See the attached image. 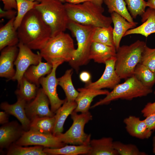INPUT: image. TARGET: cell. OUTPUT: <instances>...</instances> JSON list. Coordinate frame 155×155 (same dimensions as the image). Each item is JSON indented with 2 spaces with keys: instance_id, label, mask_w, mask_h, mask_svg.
Instances as JSON below:
<instances>
[{
  "instance_id": "cell-1",
  "label": "cell",
  "mask_w": 155,
  "mask_h": 155,
  "mask_svg": "<svg viewBox=\"0 0 155 155\" xmlns=\"http://www.w3.org/2000/svg\"><path fill=\"white\" fill-rule=\"evenodd\" d=\"M19 42L31 49L40 50L51 37L50 27L34 8L24 17L17 29Z\"/></svg>"
},
{
  "instance_id": "cell-2",
  "label": "cell",
  "mask_w": 155,
  "mask_h": 155,
  "mask_svg": "<svg viewBox=\"0 0 155 155\" xmlns=\"http://www.w3.org/2000/svg\"><path fill=\"white\" fill-rule=\"evenodd\" d=\"M64 5L69 20L95 27H108L112 23L111 17L103 14L104 8L91 1L78 4L67 3Z\"/></svg>"
},
{
  "instance_id": "cell-3",
  "label": "cell",
  "mask_w": 155,
  "mask_h": 155,
  "mask_svg": "<svg viewBox=\"0 0 155 155\" xmlns=\"http://www.w3.org/2000/svg\"><path fill=\"white\" fill-rule=\"evenodd\" d=\"M96 27L69 20L67 29L75 37L78 44L74 56L69 63L77 71L80 66L86 65L90 60L89 53Z\"/></svg>"
},
{
  "instance_id": "cell-4",
  "label": "cell",
  "mask_w": 155,
  "mask_h": 155,
  "mask_svg": "<svg viewBox=\"0 0 155 155\" xmlns=\"http://www.w3.org/2000/svg\"><path fill=\"white\" fill-rule=\"evenodd\" d=\"M34 8L51 28V37L64 32L67 29L69 19L64 4L59 0H42Z\"/></svg>"
},
{
  "instance_id": "cell-5",
  "label": "cell",
  "mask_w": 155,
  "mask_h": 155,
  "mask_svg": "<svg viewBox=\"0 0 155 155\" xmlns=\"http://www.w3.org/2000/svg\"><path fill=\"white\" fill-rule=\"evenodd\" d=\"M146 45L145 42L138 40L129 45L120 46L116 51L115 69L121 79H127L133 75Z\"/></svg>"
},
{
  "instance_id": "cell-6",
  "label": "cell",
  "mask_w": 155,
  "mask_h": 155,
  "mask_svg": "<svg viewBox=\"0 0 155 155\" xmlns=\"http://www.w3.org/2000/svg\"><path fill=\"white\" fill-rule=\"evenodd\" d=\"M75 50L71 36L69 34L63 32L51 37L40 50V53L42 58L51 64L57 60L69 63L73 59Z\"/></svg>"
},
{
  "instance_id": "cell-7",
  "label": "cell",
  "mask_w": 155,
  "mask_h": 155,
  "mask_svg": "<svg viewBox=\"0 0 155 155\" xmlns=\"http://www.w3.org/2000/svg\"><path fill=\"white\" fill-rule=\"evenodd\" d=\"M152 88L144 86L134 75L127 78L123 83L117 85L102 99L91 107L108 104L118 99L131 100L134 98L146 96L152 93Z\"/></svg>"
},
{
  "instance_id": "cell-8",
  "label": "cell",
  "mask_w": 155,
  "mask_h": 155,
  "mask_svg": "<svg viewBox=\"0 0 155 155\" xmlns=\"http://www.w3.org/2000/svg\"><path fill=\"white\" fill-rule=\"evenodd\" d=\"M72 124L65 133H60L56 135L61 141L65 144L80 145H89L91 135L86 133L84 131L85 125L92 119L90 112L81 113L73 111L71 114Z\"/></svg>"
},
{
  "instance_id": "cell-9",
  "label": "cell",
  "mask_w": 155,
  "mask_h": 155,
  "mask_svg": "<svg viewBox=\"0 0 155 155\" xmlns=\"http://www.w3.org/2000/svg\"><path fill=\"white\" fill-rule=\"evenodd\" d=\"M64 62L61 60L53 61L52 63L53 68L51 72L46 77L41 78L39 80L40 84L49 100L51 110L55 114L65 101V99L61 100L58 96L57 88L58 81L56 75L57 68Z\"/></svg>"
},
{
  "instance_id": "cell-10",
  "label": "cell",
  "mask_w": 155,
  "mask_h": 155,
  "mask_svg": "<svg viewBox=\"0 0 155 155\" xmlns=\"http://www.w3.org/2000/svg\"><path fill=\"white\" fill-rule=\"evenodd\" d=\"M14 143L21 146L35 145L52 148H60L66 144L53 134H45L31 129L25 131Z\"/></svg>"
},
{
  "instance_id": "cell-11",
  "label": "cell",
  "mask_w": 155,
  "mask_h": 155,
  "mask_svg": "<svg viewBox=\"0 0 155 155\" xmlns=\"http://www.w3.org/2000/svg\"><path fill=\"white\" fill-rule=\"evenodd\" d=\"M17 46L19 51L14 62L16 67V72L10 80L17 81L18 85L29 67L32 65L38 64L42 57L40 52L37 54L34 53L32 49L21 42H19Z\"/></svg>"
},
{
  "instance_id": "cell-12",
  "label": "cell",
  "mask_w": 155,
  "mask_h": 155,
  "mask_svg": "<svg viewBox=\"0 0 155 155\" xmlns=\"http://www.w3.org/2000/svg\"><path fill=\"white\" fill-rule=\"evenodd\" d=\"M49 98L42 88L38 89L35 97L27 102L25 111L28 117L30 120L36 117L54 116L55 114L49 107Z\"/></svg>"
},
{
  "instance_id": "cell-13",
  "label": "cell",
  "mask_w": 155,
  "mask_h": 155,
  "mask_svg": "<svg viewBox=\"0 0 155 155\" xmlns=\"http://www.w3.org/2000/svg\"><path fill=\"white\" fill-rule=\"evenodd\" d=\"M115 56L107 60L105 67L101 77L96 81L86 84L85 87L101 90L104 88L113 89L121 81L115 69Z\"/></svg>"
},
{
  "instance_id": "cell-14",
  "label": "cell",
  "mask_w": 155,
  "mask_h": 155,
  "mask_svg": "<svg viewBox=\"0 0 155 155\" xmlns=\"http://www.w3.org/2000/svg\"><path fill=\"white\" fill-rule=\"evenodd\" d=\"M1 51L0 76L10 80L15 73L13 65L18 53L19 48L17 45L8 46Z\"/></svg>"
},
{
  "instance_id": "cell-15",
  "label": "cell",
  "mask_w": 155,
  "mask_h": 155,
  "mask_svg": "<svg viewBox=\"0 0 155 155\" xmlns=\"http://www.w3.org/2000/svg\"><path fill=\"white\" fill-rule=\"evenodd\" d=\"M25 131L16 121L8 122L0 128V147L8 148L18 140Z\"/></svg>"
},
{
  "instance_id": "cell-16",
  "label": "cell",
  "mask_w": 155,
  "mask_h": 155,
  "mask_svg": "<svg viewBox=\"0 0 155 155\" xmlns=\"http://www.w3.org/2000/svg\"><path fill=\"white\" fill-rule=\"evenodd\" d=\"M27 102L23 99L17 97V102L9 104L6 102H2L0 108L9 115L14 116L19 121L25 131L30 129L31 121L27 117L25 111Z\"/></svg>"
},
{
  "instance_id": "cell-17",
  "label": "cell",
  "mask_w": 155,
  "mask_h": 155,
  "mask_svg": "<svg viewBox=\"0 0 155 155\" xmlns=\"http://www.w3.org/2000/svg\"><path fill=\"white\" fill-rule=\"evenodd\" d=\"M79 94L75 99L77 106L74 110L77 113H84L89 111L91 104L96 96L102 95H107L109 92L106 90L96 89L86 87L78 89Z\"/></svg>"
},
{
  "instance_id": "cell-18",
  "label": "cell",
  "mask_w": 155,
  "mask_h": 155,
  "mask_svg": "<svg viewBox=\"0 0 155 155\" xmlns=\"http://www.w3.org/2000/svg\"><path fill=\"white\" fill-rule=\"evenodd\" d=\"M142 24L128 30L124 36L131 34H140L147 37L155 33V9L149 7L141 16Z\"/></svg>"
},
{
  "instance_id": "cell-19",
  "label": "cell",
  "mask_w": 155,
  "mask_h": 155,
  "mask_svg": "<svg viewBox=\"0 0 155 155\" xmlns=\"http://www.w3.org/2000/svg\"><path fill=\"white\" fill-rule=\"evenodd\" d=\"M111 17L114 25L113 30V42L117 51L120 46L121 39L124 36L127 31L135 27L138 23L129 22L125 18L116 12L111 13Z\"/></svg>"
},
{
  "instance_id": "cell-20",
  "label": "cell",
  "mask_w": 155,
  "mask_h": 155,
  "mask_svg": "<svg viewBox=\"0 0 155 155\" xmlns=\"http://www.w3.org/2000/svg\"><path fill=\"white\" fill-rule=\"evenodd\" d=\"M123 122L127 131L131 136L141 139H148L152 131L149 130L144 120L139 117L130 116L125 119Z\"/></svg>"
},
{
  "instance_id": "cell-21",
  "label": "cell",
  "mask_w": 155,
  "mask_h": 155,
  "mask_svg": "<svg viewBox=\"0 0 155 155\" xmlns=\"http://www.w3.org/2000/svg\"><path fill=\"white\" fill-rule=\"evenodd\" d=\"M116 53L115 46L93 42L90 52L89 59H92L98 63L105 64L107 60L115 57Z\"/></svg>"
},
{
  "instance_id": "cell-22",
  "label": "cell",
  "mask_w": 155,
  "mask_h": 155,
  "mask_svg": "<svg viewBox=\"0 0 155 155\" xmlns=\"http://www.w3.org/2000/svg\"><path fill=\"white\" fill-rule=\"evenodd\" d=\"M15 18L9 20L0 28V51L7 46L17 45L19 42L17 30L14 26Z\"/></svg>"
},
{
  "instance_id": "cell-23",
  "label": "cell",
  "mask_w": 155,
  "mask_h": 155,
  "mask_svg": "<svg viewBox=\"0 0 155 155\" xmlns=\"http://www.w3.org/2000/svg\"><path fill=\"white\" fill-rule=\"evenodd\" d=\"M77 106L75 101H68L66 98L63 104L57 111L55 114V122L53 134L56 135L63 131L64 123L68 117L71 115Z\"/></svg>"
},
{
  "instance_id": "cell-24",
  "label": "cell",
  "mask_w": 155,
  "mask_h": 155,
  "mask_svg": "<svg viewBox=\"0 0 155 155\" xmlns=\"http://www.w3.org/2000/svg\"><path fill=\"white\" fill-rule=\"evenodd\" d=\"M113 139L111 137L91 140L90 143V149L87 155H119L113 147Z\"/></svg>"
},
{
  "instance_id": "cell-25",
  "label": "cell",
  "mask_w": 155,
  "mask_h": 155,
  "mask_svg": "<svg viewBox=\"0 0 155 155\" xmlns=\"http://www.w3.org/2000/svg\"><path fill=\"white\" fill-rule=\"evenodd\" d=\"M52 64L47 62H44L40 60L37 65H31L25 72L24 76L30 82L40 86V79L49 74L52 71Z\"/></svg>"
},
{
  "instance_id": "cell-26",
  "label": "cell",
  "mask_w": 155,
  "mask_h": 155,
  "mask_svg": "<svg viewBox=\"0 0 155 155\" xmlns=\"http://www.w3.org/2000/svg\"><path fill=\"white\" fill-rule=\"evenodd\" d=\"M90 149V144L68 145L67 144L59 148H44L43 151L46 155H87Z\"/></svg>"
},
{
  "instance_id": "cell-27",
  "label": "cell",
  "mask_w": 155,
  "mask_h": 155,
  "mask_svg": "<svg viewBox=\"0 0 155 155\" xmlns=\"http://www.w3.org/2000/svg\"><path fill=\"white\" fill-rule=\"evenodd\" d=\"M38 88L36 84L30 82L24 76L18 85V89L15 91V93L17 97L28 102L35 97Z\"/></svg>"
},
{
  "instance_id": "cell-28",
  "label": "cell",
  "mask_w": 155,
  "mask_h": 155,
  "mask_svg": "<svg viewBox=\"0 0 155 155\" xmlns=\"http://www.w3.org/2000/svg\"><path fill=\"white\" fill-rule=\"evenodd\" d=\"M73 72L72 69L67 70L62 76L58 78V85L64 90L67 100L70 101H75L79 94L72 82L71 76Z\"/></svg>"
},
{
  "instance_id": "cell-29",
  "label": "cell",
  "mask_w": 155,
  "mask_h": 155,
  "mask_svg": "<svg viewBox=\"0 0 155 155\" xmlns=\"http://www.w3.org/2000/svg\"><path fill=\"white\" fill-rule=\"evenodd\" d=\"M55 120V115L35 118L31 121L30 129L45 134H53Z\"/></svg>"
},
{
  "instance_id": "cell-30",
  "label": "cell",
  "mask_w": 155,
  "mask_h": 155,
  "mask_svg": "<svg viewBox=\"0 0 155 155\" xmlns=\"http://www.w3.org/2000/svg\"><path fill=\"white\" fill-rule=\"evenodd\" d=\"M133 75L148 88H152L155 84V73L140 63L135 67Z\"/></svg>"
},
{
  "instance_id": "cell-31",
  "label": "cell",
  "mask_w": 155,
  "mask_h": 155,
  "mask_svg": "<svg viewBox=\"0 0 155 155\" xmlns=\"http://www.w3.org/2000/svg\"><path fill=\"white\" fill-rule=\"evenodd\" d=\"M103 2L107 6L109 13L111 14L116 12L128 22H135L126 7V4L124 0H103Z\"/></svg>"
},
{
  "instance_id": "cell-32",
  "label": "cell",
  "mask_w": 155,
  "mask_h": 155,
  "mask_svg": "<svg viewBox=\"0 0 155 155\" xmlns=\"http://www.w3.org/2000/svg\"><path fill=\"white\" fill-rule=\"evenodd\" d=\"M8 149L7 155H47L43 151V146H40L22 147L13 143Z\"/></svg>"
},
{
  "instance_id": "cell-33",
  "label": "cell",
  "mask_w": 155,
  "mask_h": 155,
  "mask_svg": "<svg viewBox=\"0 0 155 155\" xmlns=\"http://www.w3.org/2000/svg\"><path fill=\"white\" fill-rule=\"evenodd\" d=\"M113 28L111 25L108 27H96L93 37V42L115 46L113 38Z\"/></svg>"
},
{
  "instance_id": "cell-34",
  "label": "cell",
  "mask_w": 155,
  "mask_h": 155,
  "mask_svg": "<svg viewBox=\"0 0 155 155\" xmlns=\"http://www.w3.org/2000/svg\"><path fill=\"white\" fill-rule=\"evenodd\" d=\"M17 6V13L14 21V27L17 30L23 19L31 10L34 8L36 5L39 2L31 1L27 0H16Z\"/></svg>"
},
{
  "instance_id": "cell-35",
  "label": "cell",
  "mask_w": 155,
  "mask_h": 155,
  "mask_svg": "<svg viewBox=\"0 0 155 155\" xmlns=\"http://www.w3.org/2000/svg\"><path fill=\"white\" fill-rule=\"evenodd\" d=\"M127 8L133 18L141 16L148 7L147 1L145 0H125Z\"/></svg>"
},
{
  "instance_id": "cell-36",
  "label": "cell",
  "mask_w": 155,
  "mask_h": 155,
  "mask_svg": "<svg viewBox=\"0 0 155 155\" xmlns=\"http://www.w3.org/2000/svg\"><path fill=\"white\" fill-rule=\"evenodd\" d=\"M113 146L119 154L121 155H145L146 154L140 151L135 145L125 144L119 141L113 142Z\"/></svg>"
},
{
  "instance_id": "cell-37",
  "label": "cell",
  "mask_w": 155,
  "mask_h": 155,
  "mask_svg": "<svg viewBox=\"0 0 155 155\" xmlns=\"http://www.w3.org/2000/svg\"><path fill=\"white\" fill-rule=\"evenodd\" d=\"M140 63L155 73V48H151L146 45L142 52Z\"/></svg>"
},
{
  "instance_id": "cell-38",
  "label": "cell",
  "mask_w": 155,
  "mask_h": 155,
  "mask_svg": "<svg viewBox=\"0 0 155 155\" xmlns=\"http://www.w3.org/2000/svg\"><path fill=\"white\" fill-rule=\"evenodd\" d=\"M154 94H155V91ZM141 113L145 117L155 113V102L148 103L142 109Z\"/></svg>"
},
{
  "instance_id": "cell-39",
  "label": "cell",
  "mask_w": 155,
  "mask_h": 155,
  "mask_svg": "<svg viewBox=\"0 0 155 155\" xmlns=\"http://www.w3.org/2000/svg\"><path fill=\"white\" fill-rule=\"evenodd\" d=\"M17 11L13 9L7 10H3L0 8V18H5L10 20L16 16Z\"/></svg>"
},
{
  "instance_id": "cell-40",
  "label": "cell",
  "mask_w": 155,
  "mask_h": 155,
  "mask_svg": "<svg viewBox=\"0 0 155 155\" xmlns=\"http://www.w3.org/2000/svg\"><path fill=\"white\" fill-rule=\"evenodd\" d=\"M144 120L149 130L152 131L155 129V113L146 117Z\"/></svg>"
},
{
  "instance_id": "cell-41",
  "label": "cell",
  "mask_w": 155,
  "mask_h": 155,
  "mask_svg": "<svg viewBox=\"0 0 155 155\" xmlns=\"http://www.w3.org/2000/svg\"><path fill=\"white\" fill-rule=\"evenodd\" d=\"M4 4V10H7L14 9H17L16 0H0Z\"/></svg>"
},
{
  "instance_id": "cell-42",
  "label": "cell",
  "mask_w": 155,
  "mask_h": 155,
  "mask_svg": "<svg viewBox=\"0 0 155 155\" xmlns=\"http://www.w3.org/2000/svg\"><path fill=\"white\" fill-rule=\"evenodd\" d=\"M80 80L83 82L88 84L91 82V75L88 72L86 71L81 72L79 75Z\"/></svg>"
},
{
  "instance_id": "cell-43",
  "label": "cell",
  "mask_w": 155,
  "mask_h": 155,
  "mask_svg": "<svg viewBox=\"0 0 155 155\" xmlns=\"http://www.w3.org/2000/svg\"><path fill=\"white\" fill-rule=\"evenodd\" d=\"M9 115L7 113L4 111L0 112V124L3 125L9 122Z\"/></svg>"
},
{
  "instance_id": "cell-44",
  "label": "cell",
  "mask_w": 155,
  "mask_h": 155,
  "mask_svg": "<svg viewBox=\"0 0 155 155\" xmlns=\"http://www.w3.org/2000/svg\"><path fill=\"white\" fill-rule=\"evenodd\" d=\"M91 1L90 0H65L67 3L73 4H78L86 1Z\"/></svg>"
},
{
  "instance_id": "cell-45",
  "label": "cell",
  "mask_w": 155,
  "mask_h": 155,
  "mask_svg": "<svg viewBox=\"0 0 155 155\" xmlns=\"http://www.w3.org/2000/svg\"><path fill=\"white\" fill-rule=\"evenodd\" d=\"M147 3L148 7L155 9V0H148Z\"/></svg>"
},
{
  "instance_id": "cell-46",
  "label": "cell",
  "mask_w": 155,
  "mask_h": 155,
  "mask_svg": "<svg viewBox=\"0 0 155 155\" xmlns=\"http://www.w3.org/2000/svg\"><path fill=\"white\" fill-rule=\"evenodd\" d=\"M91 1L100 6H102L103 2V0H90Z\"/></svg>"
},
{
  "instance_id": "cell-47",
  "label": "cell",
  "mask_w": 155,
  "mask_h": 155,
  "mask_svg": "<svg viewBox=\"0 0 155 155\" xmlns=\"http://www.w3.org/2000/svg\"><path fill=\"white\" fill-rule=\"evenodd\" d=\"M153 152L155 154V136L153 137Z\"/></svg>"
},
{
  "instance_id": "cell-48",
  "label": "cell",
  "mask_w": 155,
  "mask_h": 155,
  "mask_svg": "<svg viewBox=\"0 0 155 155\" xmlns=\"http://www.w3.org/2000/svg\"><path fill=\"white\" fill-rule=\"evenodd\" d=\"M27 0L31 1H37L38 2V0Z\"/></svg>"
},
{
  "instance_id": "cell-49",
  "label": "cell",
  "mask_w": 155,
  "mask_h": 155,
  "mask_svg": "<svg viewBox=\"0 0 155 155\" xmlns=\"http://www.w3.org/2000/svg\"><path fill=\"white\" fill-rule=\"evenodd\" d=\"M59 0L63 3H64L65 2V0Z\"/></svg>"
},
{
  "instance_id": "cell-50",
  "label": "cell",
  "mask_w": 155,
  "mask_h": 155,
  "mask_svg": "<svg viewBox=\"0 0 155 155\" xmlns=\"http://www.w3.org/2000/svg\"><path fill=\"white\" fill-rule=\"evenodd\" d=\"M42 0H38V2H41Z\"/></svg>"
}]
</instances>
